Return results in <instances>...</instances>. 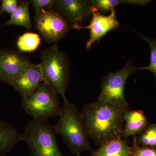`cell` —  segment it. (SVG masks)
<instances>
[{
  "label": "cell",
  "instance_id": "603a6c76",
  "mask_svg": "<svg viewBox=\"0 0 156 156\" xmlns=\"http://www.w3.org/2000/svg\"><path fill=\"white\" fill-rule=\"evenodd\" d=\"M151 1H139V0H126L125 4L137 5L144 6L149 3Z\"/></svg>",
  "mask_w": 156,
  "mask_h": 156
},
{
  "label": "cell",
  "instance_id": "cb8c5ba5",
  "mask_svg": "<svg viewBox=\"0 0 156 156\" xmlns=\"http://www.w3.org/2000/svg\"><path fill=\"white\" fill-rule=\"evenodd\" d=\"M1 1H0V4H1Z\"/></svg>",
  "mask_w": 156,
  "mask_h": 156
},
{
  "label": "cell",
  "instance_id": "ffe728a7",
  "mask_svg": "<svg viewBox=\"0 0 156 156\" xmlns=\"http://www.w3.org/2000/svg\"><path fill=\"white\" fill-rule=\"evenodd\" d=\"M131 156H156V148L143 147L137 144L134 140L131 146Z\"/></svg>",
  "mask_w": 156,
  "mask_h": 156
},
{
  "label": "cell",
  "instance_id": "30bf717a",
  "mask_svg": "<svg viewBox=\"0 0 156 156\" xmlns=\"http://www.w3.org/2000/svg\"><path fill=\"white\" fill-rule=\"evenodd\" d=\"M29 63L15 51L0 49V82L9 84L20 75Z\"/></svg>",
  "mask_w": 156,
  "mask_h": 156
},
{
  "label": "cell",
  "instance_id": "d6986e66",
  "mask_svg": "<svg viewBox=\"0 0 156 156\" xmlns=\"http://www.w3.org/2000/svg\"><path fill=\"white\" fill-rule=\"evenodd\" d=\"M138 34L147 42L151 48V61L149 65L146 67L137 68L138 69H146L150 71L154 76L156 84V40Z\"/></svg>",
  "mask_w": 156,
  "mask_h": 156
},
{
  "label": "cell",
  "instance_id": "7c38bea8",
  "mask_svg": "<svg viewBox=\"0 0 156 156\" xmlns=\"http://www.w3.org/2000/svg\"><path fill=\"white\" fill-rule=\"evenodd\" d=\"M126 122L122 137L126 139L128 136L141 134L148 126V122L143 111L127 109L123 115Z\"/></svg>",
  "mask_w": 156,
  "mask_h": 156
},
{
  "label": "cell",
  "instance_id": "7402d4cb",
  "mask_svg": "<svg viewBox=\"0 0 156 156\" xmlns=\"http://www.w3.org/2000/svg\"><path fill=\"white\" fill-rule=\"evenodd\" d=\"M19 4L17 0H2L0 4V15L4 13L12 14L17 9Z\"/></svg>",
  "mask_w": 156,
  "mask_h": 156
},
{
  "label": "cell",
  "instance_id": "7a4b0ae2",
  "mask_svg": "<svg viewBox=\"0 0 156 156\" xmlns=\"http://www.w3.org/2000/svg\"><path fill=\"white\" fill-rule=\"evenodd\" d=\"M58 122L55 126L57 134L61 136L63 142L76 156L90 150L91 147L84 131L80 112L74 103L67 99L63 100Z\"/></svg>",
  "mask_w": 156,
  "mask_h": 156
},
{
  "label": "cell",
  "instance_id": "6da1fadb",
  "mask_svg": "<svg viewBox=\"0 0 156 156\" xmlns=\"http://www.w3.org/2000/svg\"><path fill=\"white\" fill-rule=\"evenodd\" d=\"M129 106L98 101L85 105L80 113L87 137L98 146L122 137L123 115Z\"/></svg>",
  "mask_w": 156,
  "mask_h": 156
},
{
  "label": "cell",
  "instance_id": "e0dca14e",
  "mask_svg": "<svg viewBox=\"0 0 156 156\" xmlns=\"http://www.w3.org/2000/svg\"><path fill=\"white\" fill-rule=\"evenodd\" d=\"M134 140L141 146L156 148V124L148 126L145 131L134 138Z\"/></svg>",
  "mask_w": 156,
  "mask_h": 156
},
{
  "label": "cell",
  "instance_id": "9a60e30c",
  "mask_svg": "<svg viewBox=\"0 0 156 156\" xmlns=\"http://www.w3.org/2000/svg\"><path fill=\"white\" fill-rule=\"evenodd\" d=\"M30 1H23L17 9L11 14L10 19L7 20L5 25H14L23 27L28 30H30L32 26L29 5Z\"/></svg>",
  "mask_w": 156,
  "mask_h": 156
},
{
  "label": "cell",
  "instance_id": "8fae6325",
  "mask_svg": "<svg viewBox=\"0 0 156 156\" xmlns=\"http://www.w3.org/2000/svg\"><path fill=\"white\" fill-rule=\"evenodd\" d=\"M43 82L40 64L29 63L21 74L9 84L19 92L23 99L34 92Z\"/></svg>",
  "mask_w": 156,
  "mask_h": 156
},
{
  "label": "cell",
  "instance_id": "8992f818",
  "mask_svg": "<svg viewBox=\"0 0 156 156\" xmlns=\"http://www.w3.org/2000/svg\"><path fill=\"white\" fill-rule=\"evenodd\" d=\"M137 70V68L128 60L121 70L109 73L104 78L101 84V89L98 97V101L129 105L125 96V87L128 78Z\"/></svg>",
  "mask_w": 156,
  "mask_h": 156
},
{
  "label": "cell",
  "instance_id": "5b68a950",
  "mask_svg": "<svg viewBox=\"0 0 156 156\" xmlns=\"http://www.w3.org/2000/svg\"><path fill=\"white\" fill-rule=\"evenodd\" d=\"M57 93L43 82L32 93L23 98L21 106L34 119H47L59 116L61 108Z\"/></svg>",
  "mask_w": 156,
  "mask_h": 156
},
{
  "label": "cell",
  "instance_id": "4fadbf2b",
  "mask_svg": "<svg viewBox=\"0 0 156 156\" xmlns=\"http://www.w3.org/2000/svg\"><path fill=\"white\" fill-rule=\"evenodd\" d=\"M22 135L15 127L5 120L0 119V156H6L18 143Z\"/></svg>",
  "mask_w": 156,
  "mask_h": 156
},
{
  "label": "cell",
  "instance_id": "52a82bcc",
  "mask_svg": "<svg viewBox=\"0 0 156 156\" xmlns=\"http://www.w3.org/2000/svg\"><path fill=\"white\" fill-rule=\"evenodd\" d=\"M35 21L37 30L49 43L58 41L71 28L69 23L53 10H42L36 13Z\"/></svg>",
  "mask_w": 156,
  "mask_h": 156
},
{
  "label": "cell",
  "instance_id": "9c48e42d",
  "mask_svg": "<svg viewBox=\"0 0 156 156\" xmlns=\"http://www.w3.org/2000/svg\"><path fill=\"white\" fill-rule=\"evenodd\" d=\"M57 11L73 26H81L92 14V5L88 0H57Z\"/></svg>",
  "mask_w": 156,
  "mask_h": 156
},
{
  "label": "cell",
  "instance_id": "ac0fdd59",
  "mask_svg": "<svg viewBox=\"0 0 156 156\" xmlns=\"http://www.w3.org/2000/svg\"><path fill=\"white\" fill-rule=\"evenodd\" d=\"M92 8L101 14H105L120 4L125 3L122 0H92L90 1Z\"/></svg>",
  "mask_w": 156,
  "mask_h": 156
},
{
  "label": "cell",
  "instance_id": "44dd1931",
  "mask_svg": "<svg viewBox=\"0 0 156 156\" xmlns=\"http://www.w3.org/2000/svg\"><path fill=\"white\" fill-rule=\"evenodd\" d=\"M56 0H31L30 3L36 13L42 10H53Z\"/></svg>",
  "mask_w": 156,
  "mask_h": 156
},
{
  "label": "cell",
  "instance_id": "2e32d148",
  "mask_svg": "<svg viewBox=\"0 0 156 156\" xmlns=\"http://www.w3.org/2000/svg\"><path fill=\"white\" fill-rule=\"evenodd\" d=\"M41 39L38 34L32 32L23 34L17 39V48L22 52L35 51L41 44Z\"/></svg>",
  "mask_w": 156,
  "mask_h": 156
},
{
  "label": "cell",
  "instance_id": "3957f363",
  "mask_svg": "<svg viewBox=\"0 0 156 156\" xmlns=\"http://www.w3.org/2000/svg\"><path fill=\"white\" fill-rule=\"evenodd\" d=\"M55 126L48 120L34 119L27 123L22 135L31 156H66L59 149Z\"/></svg>",
  "mask_w": 156,
  "mask_h": 156
},
{
  "label": "cell",
  "instance_id": "5bb4252c",
  "mask_svg": "<svg viewBox=\"0 0 156 156\" xmlns=\"http://www.w3.org/2000/svg\"><path fill=\"white\" fill-rule=\"evenodd\" d=\"M131 146L122 137L103 144L95 151L91 156H131Z\"/></svg>",
  "mask_w": 156,
  "mask_h": 156
},
{
  "label": "cell",
  "instance_id": "277c9868",
  "mask_svg": "<svg viewBox=\"0 0 156 156\" xmlns=\"http://www.w3.org/2000/svg\"><path fill=\"white\" fill-rule=\"evenodd\" d=\"M40 63L44 82L48 84L63 100L67 99L65 93L69 82V62L67 57L54 44L41 53Z\"/></svg>",
  "mask_w": 156,
  "mask_h": 156
},
{
  "label": "cell",
  "instance_id": "ba28073f",
  "mask_svg": "<svg viewBox=\"0 0 156 156\" xmlns=\"http://www.w3.org/2000/svg\"><path fill=\"white\" fill-rule=\"evenodd\" d=\"M92 19L89 25H74L72 27L75 29H87L90 30V38L86 44L87 50L90 49L94 43L98 41L109 32L118 28L120 24L117 20L114 9L111 11L109 15L105 16L95 11L92 6Z\"/></svg>",
  "mask_w": 156,
  "mask_h": 156
}]
</instances>
